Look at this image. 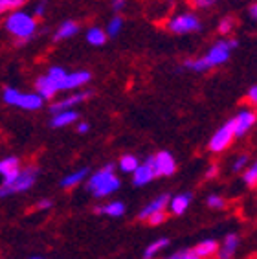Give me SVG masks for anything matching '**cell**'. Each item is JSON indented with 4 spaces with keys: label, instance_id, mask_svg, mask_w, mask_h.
Instances as JSON below:
<instances>
[{
    "label": "cell",
    "instance_id": "ffe728a7",
    "mask_svg": "<svg viewBox=\"0 0 257 259\" xmlns=\"http://www.w3.org/2000/svg\"><path fill=\"white\" fill-rule=\"evenodd\" d=\"M237 244H239L237 235L230 234L226 237V241H224V248L221 250V255H219V257H221V259H230L233 255V252H235V248H237Z\"/></svg>",
    "mask_w": 257,
    "mask_h": 259
},
{
    "label": "cell",
    "instance_id": "484cf974",
    "mask_svg": "<svg viewBox=\"0 0 257 259\" xmlns=\"http://www.w3.org/2000/svg\"><path fill=\"white\" fill-rule=\"evenodd\" d=\"M138 158L133 155H125L121 156V160H119V167H121V171H125V173H133L136 167H138Z\"/></svg>",
    "mask_w": 257,
    "mask_h": 259
},
{
    "label": "cell",
    "instance_id": "60d3db41",
    "mask_svg": "<svg viewBox=\"0 0 257 259\" xmlns=\"http://www.w3.org/2000/svg\"><path fill=\"white\" fill-rule=\"evenodd\" d=\"M35 259H39V257H35Z\"/></svg>",
    "mask_w": 257,
    "mask_h": 259
},
{
    "label": "cell",
    "instance_id": "d590c367",
    "mask_svg": "<svg viewBox=\"0 0 257 259\" xmlns=\"http://www.w3.org/2000/svg\"><path fill=\"white\" fill-rule=\"evenodd\" d=\"M248 101L255 105V101H257V87L255 85L248 89Z\"/></svg>",
    "mask_w": 257,
    "mask_h": 259
},
{
    "label": "cell",
    "instance_id": "4fadbf2b",
    "mask_svg": "<svg viewBox=\"0 0 257 259\" xmlns=\"http://www.w3.org/2000/svg\"><path fill=\"white\" fill-rule=\"evenodd\" d=\"M77 33H79V24H77L75 20H64V22L59 24V28L55 30L54 40L55 42H59V40L72 39V37H75Z\"/></svg>",
    "mask_w": 257,
    "mask_h": 259
},
{
    "label": "cell",
    "instance_id": "603a6c76",
    "mask_svg": "<svg viewBox=\"0 0 257 259\" xmlns=\"http://www.w3.org/2000/svg\"><path fill=\"white\" fill-rule=\"evenodd\" d=\"M235 26H237V22H235V19H233V17H224V19H221V22H219L217 31L223 35V37H228V35L233 33Z\"/></svg>",
    "mask_w": 257,
    "mask_h": 259
},
{
    "label": "cell",
    "instance_id": "8992f818",
    "mask_svg": "<svg viewBox=\"0 0 257 259\" xmlns=\"http://www.w3.org/2000/svg\"><path fill=\"white\" fill-rule=\"evenodd\" d=\"M37 179V169L33 167H28L24 171H19L17 179L11 182L10 186H2L0 188V197H8L11 193H19V191H26L28 188H31Z\"/></svg>",
    "mask_w": 257,
    "mask_h": 259
},
{
    "label": "cell",
    "instance_id": "f35d334b",
    "mask_svg": "<svg viewBox=\"0 0 257 259\" xmlns=\"http://www.w3.org/2000/svg\"><path fill=\"white\" fill-rule=\"evenodd\" d=\"M50 206H52V202H50V200H40L39 208H40V209H45V208H50Z\"/></svg>",
    "mask_w": 257,
    "mask_h": 259
},
{
    "label": "cell",
    "instance_id": "d4e9b609",
    "mask_svg": "<svg viewBox=\"0 0 257 259\" xmlns=\"http://www.w3.org/2000/svg\"><path fill=\"white\" fill-rule=\"evenodd\" d=\"M87 173H89V169H79V171H75V173L68 175V177H64L63 182L61 184L64 186V188H70V186H75V184H79L81 180L87 177Z\"/></svg>",
    "mask_w": 257,
    "mask_h": 259
},
{
    "label": "cell",
    "instance_id": "4316f807",
    "mask_svg": "<svg viewBox=\"0 0 257 259\" xmlns=\"http://www.w3.org/2000/svg\"><path fill=\"white\" fill-rule=\"evenodd\" d=\"M167 243H169L167 239H158V241H154V243L151 244V246H149L147 250H145L144 257H145V259L154 257V254H156V252H160V250H162L163 246H167Z\"/></svg>",
    "mask_w": 257,
    "mask_h": 259
},
{
    "label": "cell",
    "instance_id": "7402d4cb",
    "mask_svg": "<svg viewBox=\"0 0 257 259\" xmlns=\"http://www.w3.org/2000/svg\"><path fill=\"white\" fill-rule=\"evenodd\" d=\"M217 243L215 241H202V243L198 244L197 248H195V254L198 255V257H209L211 254H215L217 252Z\"/></svg>",
    "mask_w": 257,
    "mask_h": 259
},
{
    "label": "cell",
    "instance_id": "83f0119b",
    "mask_svg": "<svg viewBox=\"0 0 257 259\" xmlns=\"http://www.w3.org/2000/svg\"><path fill=\"white\" fill-rule=\"evenodd\" d=\"M242 179H244V182H246L250 188H253V186H255V182H257V165L253 164L252 167L244 173V177H242Z\"/></svg>",
    "mask_w": 257,
    "mask_h": 259
},
{
    "label": "cell",
    "instance_id": "ba28073f",
    "mask_svg": "<svg viewBox=\"0 0 257 259\" xmlns=\"http://www.w3.org/2000/svg\"><path fill=\"white\" fill-rule=\"evenodd\" d=\"M233 138H235V135H233V125L232 121H228L226 125H223L211 136V140H209V151H213V153H223L224 149H228L232 145Z\"/></svg>",
    "mask_w": 257,
    "mask_h": 259
},
{
    "label": "cell",
    "instance_id": "8fae6325",
    "mask_svg": "<svg viewBox=\"0 0 257 259\" xmlns=\"http://www.w3.org/2000/svg\"><path fill=\"white\" fill-rule=\"evenodd\" d=\"M90 98V92H75V94H70L63 100H59L57 103L52 105V112H59V110H66V109H74L79 103H83L84 100Z\"/></svg>",
    "mask_w": 257,
    "mask_h": 259
},
{
    "label": "cell",
    "instance_id": "5bb4252c",
    "mask_svg": "<svg viewBox=\"0 0 257 259\" xmlns=\"http://www.w3.org/2000/svg\"><path fill=\"white\" fill-rule=\"evenodd\" d=\"M133 173H134V184L136 186L147 184V182H151V180L156 177L153 171V165H151V158H147L145 164H138V167H136Z\"/></svg>",
    "mask_w": 257,
    "mask_h": 259
},
{
    "label": "cell",
    "instance_id": "44dd1931",
    "mask_svg": "<svg viewBox=\"0 0 257 259\" xmlns=\"http://www.w3.org/2000/svg\"><path fill=\"white\" fill-rule=\"evenodd\" d=\"M96 213H107L112 217H121L125 213V204L123 202H110V204L103 206V208H96Z\"/></svg>",
    "mask_w": 257,
    "mask_h": 259
},
{
    "label": "cell",
    "instance_id": "74e56055",
    "mask_svg": "<svg viewBox=\"0 0 257 259\" xmlns=\"http://www.w3.org/2000/svg\"><path fill=\"white\" fill-rule=\"evenodd\" d=\"M248 15H250V19H252V20H255V17H257V4L250 6V10H248Z\"/></svg>",
    "mask_w": 257,
    "mask_h": 259
},
{
    "label": "cell",
    "instance_id": "836d02e7",
    "mask_svg": "<svg viewBox=\"0 0 257 259\" xmlns=\"http://www.w3.org/2000/svg\"><path fill=\"white\" fill-rule=\"evenodd\" d=\"M125 6H127V0H112V10L116 13H121L125 10Z\"/></svg>",
    "mask_w": 257,
    "mask_h": 259
},
{
    "label": "cell",
    "instance_id": "d6a6232c",
    "mask_svg": "<svg viewBox=\"0 0 257 259\" xmlns=\"http://www.w3.org/2000/svg\"><path fill=\"white\" fill-rule=\"evenodd\" d=\"M208 204L211 206V208H223V206H224V200L221 199V197H217V195H209Z\"/></svg>",
    "mask_w": 257,
    "mask_h": 259
},
{
    "label": "cell",
    "instance_id": "8d00e7d4",
    "mask_svg": "<svg viewBox=\"0 0 257 259\" xmlns=\"http://www.w3.org/2000/svg\"><path fill=\"white\" fill-rule=\"evenodd\" d=\"M89 129H90L89 123H79V125H77V133H79V135H84V133H89Z\"/></svg>",
    "mask_w": 257,
    "mask_h": 259
},
{
    "label": "cell",
    "instance_id": "cb8c5ba5",
    "mask_svg": "<svg viewBox=\"0 0 257 259\" xmlns=\"http://www.w3.org/2000/svg\"><path fill=\"white\" fill-rule=\"evenodd\" d=\"M22 6H24V0H0V17L8 15L15 10H20Z\"/></svg>",
    "mask_w": 257,
    "mask_h": 259
},
{
    "label": "cell",
    "instance_id": "3957f363",
    "mask_svg": "<svg viewBox=\"0 0 257 259\" xmlns=\"http://www.w3.org/2000/svg\"><path fill=\"white\" fill-rule=\"evenodd\" d=\"M2 100L4 103L11 105V107H19L22 110H39L45 105V100L37 92H22L13 87H6L2 92Z\"/></svg>",
    "mask_w": 257,
    "mask_h": 259
},
{
    "label": "cell",
    "instance_id": "e575fe53",
    "mask_svg": "<svg viewBox=\"0 0 257 259\" xmlns=\"http://www.w3.org/2000/svg\"><path fill=\"white\" fill-rule=\"evenodd\" d=\"M246 162H248V156L246 155H242V156H239L237 158V162L233 164V171H239V169H242L244 165H246Z\"/></svg>",
    "mask_w": 257,
    "mask_h": 259
},
{
    "label": "cell",
    "instance_id": "e0dca14e",
    "mask_svg": "<svg viewBox=\"0 0 257 259\" xmlns=\"http://www.w3.org/2000/svg\"><path fill=\"white\" fill-rule=\"evenodd\" d=\"M167 202H169V197H167V195H162V197H158V199L154 200V202H151V204H149L147 208L142 209V213H140V219H147V217L151 213H154V211H160V209H163Z\"/></svg>",
    "mask_w": 257,
    "mask_h": 259
},
{
    "label": "cell",
    "instance_id": "4dcf8cb0",
    "mask_svg": "<svg viewBox=\"0 0 257 259\" xmlns=\"http://www.w3.org/2000/svg\"><path fill=\"white\" fill-rule=\"evenodd\" d=\"M147 219H151V225L156 226V225H160V223L165 221V213H163V209H160V211H154V213L149 215Z\"/></svg>",
    "mask_w": 257,
    "mask_h": 259
},
{
    "label": "cell",
    "instance_id": "5b68a950",
    "mask_svg": "<svg viewBox=\"0 0 257 259\" xmlns=\"http://www.w3.org/2000/svg\"><path fill=\"white\" fill-rule=\"evenodd\" d=\"M165 28L175 35L197 33V31L202 30V20L198 19L197 13L182 11V13H175V15L165 22Z\"/></svg>",
    "mask_w": 257,
    "mask_h": 259
},
{
    "label": "cell",
    "instance_id": "9a60e30c",
    "mask_svg": "<svg viewBox=\"0 0 257 259\" xmlns=\"http://www.w3.org/2000/svg\"><path fill=\"white\" fill-rule=\"evenodd\" d=\"M77 112L74 109H66L59 110V112H54V118H52V127L55 129H61V127H66V125H72L74 121H77Z\"/></svg>",
    "mask_w": 257,
    "mask_h": 259
},
{
    "label": "cell",
    "instance_id": "2e32d148",
    "mask_svg": "<svg viewBox=\"0 0 257 259\" xmlns=\"http://www.w3.org/2000/svg\"><path fill=\"white\" fill-rule=\"evenodd\" d=\"M107 33H105L103 28H98V26H94V28H89L87 30V42L92 46H103L105 42H107Z\"/></svg>",
    "mask_w": 257,
    "mask_h": 259
},
{
    "label": "cell",
    "instance_id": "52a82bcc",
    "mask_svg": "<svg viewBox=\"0 0 257 259\" xmlns=\"http://www.w3.org/2000/svg\"><path fill=\"white\" fill-rule=\"evenodd\" d=\"M151 165L156 177H169L177 171V162H175L173 155L167 151H160L151 158Z\"/></svg>",
    "mask_w": 257,
    "mask_h": 259
},
{
    "label": "cell",
    "instance_id": "f1b7e54d",
    "mask_svg": "<svg viewBox=\"0 0 257 259\" xmlns=\"http://www.w3.org/2000/svg\"><path fill=\"white\" fill-rule=\"evenodd\" d=\"M219 0H191V4L197 8V10H208L211 6L217 4Z\"/></svg>",
    "mask_w": 257,
    "mask_h": 259
},
{
    "label": "cell",
    "instance_id": "ab89813d",
    "mask_svg": "<svg viewBox=\"0 0 257 259\" xmlns=\"http://www.w3.org/2000/svg\"><path fill=\"white\" fill-rule=\"evenodd\" d=\"M215 173H217V167H215V165H213L211 169L208 171V177H215Z\"/></svg>",
    "mask_w": 257,
    "mask_h": 259
},
{
    "label": "cell",
    "instance_id": "277c9868",
    "mask_svg": "<svg viewBox=\"0 0 257 259\" xmlns=\"http://www.w3.org/2000/svg\"><path fill=\"white\" fill-rule=\"evenodd\" d=\"M112 171H114V165L109 164L107 167L98 171V173L89 180V190L92 191L96 197H107V195L114 193V191L119 188V180Z\"/></svg>",
    "mask_w": 257,
    "mask_h": 259
},
{
    "label": "cell",
    "instance_id": "7a4b0ae2",
    "mask_svg": "<svg viewBox=\"0 0 257 259\" xmlns=\"http://www.w3.org/2000/svg\"><path fill=\"white\" fill-rule=\"evenodd\" d=\"M4 28L15 39L17 45H26L28 40H31L37 35L39 24H37V19L33 17V13L24 11L20 8V10L11 11L6 15Z\"/></svg>",
    "mask_w": 257,
    "mask_h": 259
},
{
    "label": "cell",
    "instance_id": "6da1fadb",
    "mask_svg": "<svg viewBox=\"0 0 257 259\" xmlns=\"http://www.w3.org/2000/svg\"><path fill=\"white\" fill-rule=\"evenodd\" d=\"M239 46L237 39H232L230 35L228 37H223L221 40L213 42L208 48V52L197 59H186L184 61V68L191 70V72H208V70L219 68V66L226 65L230 57H232V52Z\"/></svg>",
    "mask_w": 257,
    "mask_h": 259
},
{
    "label": "cell",
    "instance_id": "f546056e",
    "mask_svg": "<svg viewBox=\"0 0 257 259\" xmlns=\"http://www.w3.org/2000/svg\"><path fill=\"white\" fill-rule=\"evenodd\" d=\"M46 6H48V4H46V0H40L39 4L35 6V8H33V17H35V19H42V17L46 15Z\"/></svg>",
    "mask_w": 257,
    "mask_h": 259
},
{
    "label": "cell",
    "instance_id": "30bf717a",
    "mask_svg": "<svg viewBox=\"0 0 257 259\" xmlns=\"http://www.w3.org/2000/svg\"><path fill=\"white\" fill-rule=\"evenodd\" d=\"M92 79V74L89 70H75V72H66L63 81V90H79L84 85H89Z\"/></svg>",
    "mask_w": 257,
    "mask_h": 259
},
{
    "label": "cell",
    "instance_id": "9c48e42d",
    "mask_svg": "<svg viewBox=\"0 0 257 259\" xmlns=\"http://www.w3.org/2000/svg\"><path fill=\"white\" fill-rule=\"evenodd\" d=\"M233 125V135L235 138H241L248 133V131L252 129L253 125H255V112L250 109H242L233 120H230Z\"/></svg>",
    "mask_w": 257,
    "mask_h": 259
},
{
    "label": "cell",
    "instance_id": "1f68e13d",
    "mask_svg": "<svg viewBox=\"0 0 257 259\" xmlns=\"http://www.w3.org/2000/svg\"><path fill=\"white\" fill-rule=\"evenodd\" d=\"M169 259H200L195 252L191 250H184V252H178V254H173Z\"/></svg>",
    "mask_w": 257,
    "mask_h": 259
},
{
    "label": "cell",
    "instance_id": "7c38bea8",
    "mask_svg": "<svg viewBox=\"0 0 257 259\" xmlns=\"http://www.w3.org/2000/svg\"><path fill=\"white\" fill-rule=\"evenodd\" d=\"M19 171V160L15 156H8V158L0 160V175L4 177V186H10L17 179Z\"/></svg>",
    "mask_w": 257,
    "mask_h": 259
},
{
    "label": "cell",
    "instance_id": "d6986e66",
    "mask_svg": "<svg viewBox=\"0 0 257 259\" xmlns=\"http://www.w3.org/2000/svg\"><path fill=\"white\" fill-rule=\"evenodd\" d=\"M121 30H123V19H121V15H114L112 19L107 22V28H105V33H107V37H118L119 33H121Z\"/></svg>",
    "mask_w": 257,
    "mask_h": 259
},
{
    "label": "cell",
    "instance_id": "ac0fdd59",
    "mask_svg": "<svg viewBox=\"0 0 257 259\" xmlns=\"http://www.w3.org/2000/svg\"><path fill=\"white\" fill-rule=\"evenodd\" d=\"M189 200H191V195L189 193H182V195H178V197H175V199L171 200V209H173V213L182 215L184 211L188 209Z\"/></svg>",
    "mask_w": 257,
    "mask_h": 259
}]
</instances>
